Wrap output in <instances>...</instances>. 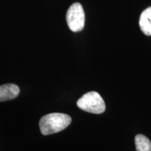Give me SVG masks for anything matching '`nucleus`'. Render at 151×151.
I'll list each match as a JSON object with an SVG mask.
<instances>
[{"instance_id":"nucleus-1","label":"nucleus","mask_w":151,"mask_h":151,"mask_svg":"<svg viewBox=\"0 0 151 151\" xmlns=\"http://www.w3.org/2000/svg\"><path fill=\"white\" fill-rule=\"evenodd\" d=\"M71 122V118L65 113H52L43 116L39 121V127L43 135L58 133L67 128Z\"/></svg>"},{"instance_id":"nucleus-2","label":"nucleus","mask_w":151,"mask_h":151,"mask_svg":"<svg viewBox=\"0 0 151 151\" xmlns=\"http://www.w3.org/2000/svg\"><path fill=\"white\" fill-rule=\"evenodd\" d=\"M77 106L81 110L94 114L102 113L106 109L102 97L97 92H90L85 94L78 100Z\"/></svg>"},{"instance_id":"nucleus-3","label":"nucleus","mask_w":151,"mask_h":151,"mask_svg":"<svg viewBox=\"0 0 151 151\" xmlns=\"http://www.w3.org/2000/svg\"><path fill=\"white\" fill-rule=\"evenodd\" d=\"M67 22L69 29L74 32H78L83 29L85 13L81 4H73L69 7L67 13Z\"/></svg>"},{"instance_id":"nucleus-4","label":"nucleus","mask_w":151,"mask_h":151,"mask_svg":"<svg viewBox=\"0 0 151 151\" xmlns=\"http://www.w3.org/2000/svg\"><path fill=\"white\" fill-rule=\"evenodd\" d=\"M20 93V88L15 84H4L0 86V101L14 99Z\"/></svg>"},{"instance_id":"nucleus-5","label":"nucleus","mask_w":151,"mask_h":151,"mask_svg":"<svg viewBox=\"0 0 151 151\" xmlns=\"http://www.w3.org/2000/svg\"><path fill=\"white\" fill-rule=\"evenodd\" d=\"M139 26L145 35L151 36V6L143 11L141 14Z\"/></svg>"},{"instance_id":"nucleus-6","label":"nucleus","mask_w":151,"mask_h":151,"mask_svg":"<svg viewBox=\"0 0 151 151\" xmlns=\"http://www.w3.org/2000/svg\"><path fill=\"white\" fill-rule=\"evenodd\" d=\"M135 145L137 151H151V141L143 134L136 136Z\"/></svg>"}]
</instances>
